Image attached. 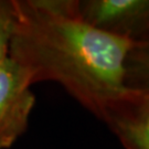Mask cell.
I'll return each mask as SVG.
<instances>
[{
	"instance_id": "277c9868",
	"label": "cell",
	"mask_w": 149,
	"mask_h": 149,
	"mask_svg": "<svg viewBox=\"0 0 149 149\" xmlns=\"http://www.w3.org/2000/svg\"><path fill=\"white\" fill-rule=\"evenodd\" d=\"M102 120L125 149H149V91L129 90L107 106Z\"/></svg>"
},
{
	"instance_id": "52a82bcc",
	"label": "cell",
	"mask_w": 149,
	"mask_h": 149,
	"mask_svg": "<svg viewBox=\"0 0 149 149\" xmlns=\"http://www.w3.org/2000/svg\"><path fill=\"white\" fill-rule=\"evenodd\" d=\"M148 36H149V32H148V33H147V34H146V36H145V37H144V38H146V37H148ZM144 38H141V39H144ZM141 39H140V40H141Z\"/></svg>"
},
{
	"instance_id": "7a4b0ae2",
	"label": "cell",
	"mask_w": 149,
	"mask_h": 149,
	"mask_svg": "<svg viewBox=\"0 0 149 149\" xmlns=\"http://www.w3.org/2000/svg\"><path fill=\"white\" fill-rule=\"evenodd\" d=\"M31 82L10 56L0 62V149H8L27 130L36 103Z\"/></svg>"
},
{
	"instance_id": "8992f818",
	"label": "cell",
	"mask_w": 149,
	"mask_h": 149,
	"mask_svg": "<svg viewBox=\"0 0 149 149\" xmlns=\"http://www.w3.org/2000/svg\"><path fill=\"white\" fill-rule=\"evenodd\" d=\"M17 27L15 0H0V62L9 56V50Z\"/></svg>"
},
{
	"instance_id": "6da1fadb",
	"label": "cell",
	"mask_w": 149,
	"mask_h": 149,
	"mask_svg": "<svg viewBox=\"0 0 149 149\" xmlns=\"http://www.w3.org/2000/svg\"><path fill=\"white\" fill-rule=\"evenodd\" d=\"M17 27L9 56L31 84L53 81L103 119L127 93L126 62L136 41L87 24L76 0H15Z\"/></svg>"
},
{
	"instance_id": "5b68a950",
	"label": "cell",
	"mask_w": 149,
	"mask_h": 149,
	"mask_svg": "<svg viewBox=\"0 0 149 149\" xmlns=\"http://www.w3.org/2000/svg\"><path fill=\"white\" fill-rule=\"evenodd\" d=\"M128 90L149 91V36L136 41L126 62Z\"/></svg>"
},
{
	"instance_id": "3957f363",
	"label": "cell",
	"mask_w": 149,
	"mask_h": 149,
	"mask_svg": "<svg viewBox=\"0 0 149 149\" xmlns=\"http://www.w3.org/2000/svg\"><path fill=\"white\" fill-rule=\"evenodd\" d=\"M76 12L92 27L135 41L149 32V0H76Z\"/></svg>"
}]
</instances>
